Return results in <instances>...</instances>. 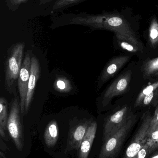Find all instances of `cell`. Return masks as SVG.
<instances>
[{"label":"cell","instance_id":"obj_1","mask_svg":"<svg viewBox=\"0 0 158 158\" xmlns=\"http://www.w3.org/2000/svg\"><path fill=\"white\" fill-rule=\"evenodd\" d=\"M52 27L78 25L89 27L93 30H106L115 33L117 40L130 43L140 49L143 45L132 27L130 19L126 15L114 12L99 14L81 12L78 14H55L52 18Z\"/></svg>","mask_w":158,"mask_h":158},{"label":"cell","instance_id":"obj_2","mask_svg":"<svg viewBox=\"0 0 158 158\" xmlns=\"http://www.w3.org/2000/svg\"><path fill=\"white\" fill-rule=\"evenodd\" d=\"M24 47V43L17 44L13 46L6 59L4 85L10 94L15 91V84L18 79L22 66Z\"/></svg>","mask_w":158,"mask_h":158},{"label":"cell","instance_id":"obj_3","mask_svg":"<svg viewBox=\"0 0 158 158\" xmlns=\"http://www.w3.org/2000/svg\"><path fill=\"white\" fill-rule=\"evenodd\" d=\"M136 121V117L130 115L125 124L111 137L104 141L98 158H114L117 155L126 136Z\"/></svg>","mask_w":158,"mask_h":158},{"label":"cell","instance_id":"obj_4","mask_svg":"<svg viewBox=\"0 0 158 158\" xmlns=\"http://www.w3.org/2000/svg\"><path fill=\"white\" fill-rule=\"evenodd\" d=\"M20 102L17 96L12 99L6 128L18 150L21 151L24 147V136L20 121Z\"/></svg>","mask_w":158,"mask_h":158},{"label":"cell","instance_id":"obj_5","mask_svg":"<svg viewBox=\"0 0 158 158\" xmlns=\"http://www.w3.org/2000/svg\"><path fill=\"white\" fill-rule=\"evenodd\" d=\"M151 118L149 112H146L143 115L141 126L126 149L123 158H134L146 143Z\"/></svg>","mask_w":158,"mask_h":158},{"label":"cell","instance_id":"obj_6","mask_svg":"<svg viewBox=\"0 0 158 158\" xmlns=\"http://www.w3.org/2000/svg\"><path fill=\"white\" fill-rule=\"evenodd\" d=\"M31 66V58L30 55L28 52L25 55L22 62L18 79V87L20 98V112L23 116H25V104L30 75Z\"/></svg>","mask_w":158,"mask_h":158},{"label":"cell","instance_id":"obj_7","mask_svg":"<svg viewBox=\"0 0 158 158\" xmlns=\"http://www.w3.org/2000/svg\"><path fill=\"white\" fill-rule=\"evenodd\" d=\"M129 108L123 107L112 114L107 120L104 130V141L117 133L128 120L130 117Z\"/></svg>","mask_w":158,"mask_h":158},{"label":"cell","instance_id":"obj_8","mask_svg":"<svg viewBox=\"0 0 158 158\" xmlns=\"http://www.w3.org/2000/svg\"><path fill=\"white\" fill-rule=\"evenodd\" d=\"M131 70L127 71L113 82L104 94L103 105L106 106L115 97L122 94L128 90L132 76Z\"/></svg>","mask_w":158,"mask_h":158},{"label":"cell","instance_id":"obj_9","mask_svg":"<svg viewBox=\"0 0 158 158\" xmlns=\"http://www.w3.org/2000/svg\"><path fill=\"white\" fill-rule=\"evenodd\" d=\"M91 122L90 120L85 121L74 126L70 130L66 152L79 149Z\"/></svg>","mask_w":158,"mask_h":158},{"label":"cell","instance_id":"obj_10","mask_svg":"<svg viewBox=\"0 0 158 158\" xmlns=\"http://www.w3.org/2000/svg\"><path fill=\"white\" fill-rule=\"evenodd\" d=\"M40 74V63L35 56L31 58L30 75L28 85V93L25 104V116L28 112L32 102L33 99L34 90Z\"/></svg>","mask_w":158,"mask_h":158},{"label":"cell","instance_id":"obj_11","mask_svg":"<svg viewBox=\"0 0 158 158\" xmlns=\"http://www.w3.org/2000/svg\"><path fill=\"white\" fill-rule=\"evenodd\" d=\"M97 124L96 121L91 122L79 148L78 158H88L95 138Z\"/></svg>","mask_w":158,"mask_h":158},{"label":"cell","instance_id":"obj_12","mask_svg":"<svg viewBox=\"0 0 158 158\" xmlns=\"http://www.w3.org/2000/svg\"><path fill=\"white\" fill-rule=\"evenodd\" d=\"M130 56H120L113 58L106 66L101 75L100 82L104 83L113 77L129 61Z\"/></svg>","mask_w":158,"mask_h":158},{"label":"cell","instance_id":"obj_13","mask_svg":"<svg viewBox=\"0 0 158 158\" xmlns=\"http://www.w3.org/2000/svg\"><path fill=\"white\" fill-rule=\"evenodd\" d=\"M59 135L58 124L55 120L50 122L45 131L44 138L45 144L48 147L54 146L57 142Z\"/></svg>","mask_w":158,"mask_h":158},{"label":"cell","instance_id":"obj_14","mask_svg":"<svg viewBox=\"0 0 158 158\" xmlns=\"http://www.w3.org/2000/svg\"><path fill=\"white\" fill-rule=\"evenodd\" d=\"M7 103L4 97L0 98V135L2 138H5L6 129L7 125Z\"/></svg>","mask_w":158,"mask_h":158},{"label":"cell","instance_id":"obj_15","mask_svg":"<svg viewBox=\"0 0 158 158\" xmlns=\"http://www.w3.org/2000/svg\"><path fill=\"white\" fill-rule=\"evenodd\" d=\"M87 0H57L51 6L50 11L53 14L61 13L63 10Z\"/></svg>","mask_w":158,"mask_h":158},{"label":"cell","instance_id":"obj_16","mask_svg":"<svg viewBox=\"0 0 158 158\" xmlns=\"http://www.w3.org/2000/svg\"><path fill=\"white\" fill-rule=\"evenodd\" d=\"M150 20L148 37L150 44L155 47L158 44V19L156 15H153Z\"/></svg>","mask_w":158,"mask_h":158},{"label":"cell","instance_id":"obj_17","mask_svg":"<svg viewBox=\"0 0 158 158\" xmlns=\"http://www.w3.org/2000/svg\"><path fill=\"white\" fill-rule=\"evenodd\" d=\"M144 76L149 77L158 73V57L150 59L143 64L142 67Z\"/></svg>","mask_w":158,"mask_h":158},{"label":"cell","instance_id":"obj_18","mask_svg":"<svg viewBox=\"0 0 158 158\" xmlns=\"http://www.w3.org/2000/svg\"><path fill=\"white\" fill-rule=\"evenodd\" d=\"M55 90L61 93H68L72 89V85L68 79L60 77L55 81L53 84Z\"/></svg>","mask_w":158,"mask_h":158},{"label":"cell","instance_id":"obj_19","mask_svg":"<svg viewBox=\"0 0 158 158\" xmlns=\"http://www.w3.org/2000/svg\"><path fill=\"white\" fill-rule=\"evenodd\" d=\"M158 88V81L145 87L138 95L136 101H135V107H137L140 106L143 103L144 98L146 96L152 92H154Z\"/></svg>","mask_w":158,"mask_h":158},{"label":"cell","instance_id":"obj_20","mask_svg":"<svg viewBox=\"0 0 158 158\" xmlns=\"http://www.w3.org/2000/svg\"><path fill=\"white\" fill-rule=\"evenodd\" d=\"M147 137V143L151 146L154 151L156 145L158 143V126L155 130L148 133Z\"/></svg>","mask_w":158,"mask_h":158},{"label":"cell","instance_id":"obj_21","mask_svg":"<svg viewBox=\"0 0 158 158\" xmlns=\"http://www.w3.org/2000/svg\"><path fill=\"white\" fill-rule=\"evenodd\" d=\"M117 40L120 46L123 50H126L128 52H137L140 50V49L139 47L133 45L130 43L120 40Z\"/></svg>","mask_w":158,"mask_h":158},{"label":"cell","instance_id":"obj_22","mask_svg":"<svg viewBox=\"0 0 158 158\" xmlns=\"http://www.w3.org/2000/svg\"><path fill=\"white\" fill-rule=\"evenodd\" d=\"M153 151L151 146L147 142L144 145L143 148L138 152L134 158H146L148 156V154Z\"/></svg>","mask_w":158,"mask_h":158},{"label":"cell","instance_id":"obj_23","mask_svg":"<svg viewBox=\"0 0 158 158\" xmlns=\"http://www.w3.org/2000/svg\"><path fill=\"white\" fill-rule=\"evenodd\" d=\"M28 0H6V6L10 10L15 11L20 4L26 2Z\"/></svg>","mask_w":158,"mask_h":158},{"label":"cell","instance_id":"obj_24","mask_svg":"<svg viewBox=\"0 0 158 158\" xmlns=\"http://www.w3.org/2000/svg\"><path fill=\"white\" fill-rule=\"evenodd\" d=\"M158 126V106L155 110L154 116L151 118L148 132L155 130Z\"/></svg>","mask_w":158,"mask_h":158},{"label":"cell","instance_id":"obj_25","mask_svg":"<svg viewBox=\"0 0 158 158\" xmlns=\"http://www.w3.org/2000/svg\"><path fill=\"white\" fill-rule=\"evenodd\" d=\"M154 95H155V92H152V93L146 96L143 101L144 105H145V106L149 105L152 101Z\"/></svg>","mask_w":158,"mask_h":158},{"label":"cell","instance_id":"obj_26","mask_svg":"<svg viewBox=\"0 0 158 158\" xmlns=\"http://www.w3.org/2000/svg\"><path fill=\"white\" fill-rule=\"evenodd\" d=\"M52 1H53V0H39L40 4L41 5L45 4L48 3L52 2Z\"/></svg>","mask_w":158,"mask_h":158},{"label":"cell","instance_id":"obj_27","mask_svg":"<svg viewBox=\"0 0 158 158\" xmlns=\"http://www.w3.org/2000/svg\"><path fill=\"white\" fill-rule=\"evenodd\" d=\"M151 158H158V154H156V155H154V156H152V157Z\"/></svg>","mask_w":158,"mask_h":158},{"label":"cell","instance_id":"obj_28","mask_svg":"<svg viewBox=\"0 0 158 158\" xmlns=\"http://www.w3.org/2000/svg\"><path fill=\"white\" fill-rule=\"evenodd\" d=\"M158 149V143H157V144L156 145V147H155V150L156 149Z\"/></svg>","mask_w":158,"mask_h":158}]
</instances>
